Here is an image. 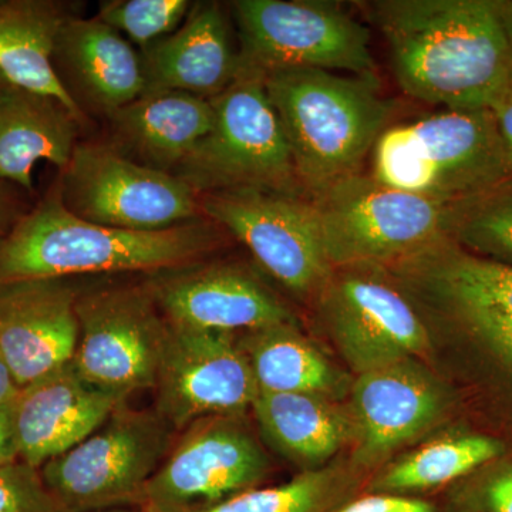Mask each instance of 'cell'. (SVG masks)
I'll use <instances>...</instances> for the list:
<instances>
[{
	"label": "cell",
	"instance_id": "1",
	"mask_svg": "<svg viewBox=\"0 0 512 512\" xmlns=\"http://www.w3.org/2000/svg\"><path fill=\"white\" fill-rule=\"evenodd\" d=\"M366 10L397 83L414 99L491 109L510 87L512 49L494 0H379Z\"/></svg>",
	"mask_w": 512,
	"mask_h": 512
},
{
	"label": "cell",
	"instance_id": "2",
	"mask_svg": "<svg viewBox=\"0 0 512 512\" xmlns=\"http://www.w3.org/2000/svg\"><path fill=\"white\" fill-rule=\"evenodd\" d=\"M262 79L299 183L311 200L362 173L392 113L376 76L279 69L262 74Z\"/></svg>",
	"mask_w": 512,
	"mask_h": 512
},
{
	"label": "cell",
	"instance_id": "3",
	"mask_svg": "<svg viewBox=\"0 0 512 512\" xmlns=\"http://www.w3.org/2000/svg\"><path fill=\"white\" fill-rule=\"evenodd\" d=\"M215 244L214 229L202 222H185L160 231L92 224L67 210L56 194L0 241V284L180 268Z\"/></svg>",
	"mask_w": 512,
	"mask_h": 512
},
{
	"label": "cell",
	"instance_id": "4",
	"mask_svg": "<svg viewBox=\"0 0 512 512\" xmlns=\"http://www.w3.org/2000/svg\"><path fill=\"white\" fill-rule=\"evenodd\" d=\"M372 177L446 205L511 180L493 110H444L387 127L373 147Z\"/></svg>",
	"mask_w": 512,
	"mask_h": 512
},
{
	"label": "cell",
	"instance_id": "5",
	"mask_svg": "<svg viewBox=\"0 0 512 512\" xmlns=\"http://www.w3.org/2000/svg\"><path fill=\"white\" fill-rule=\"evenodd\" d=\"M214 124L175 170L195 192L258 190L308 197L261 74L239 70L212 97Z\"/></svg>",
	"mask_w": 512,
	"mask_h": 512
},
{
	"label": "cell",
	"instance_id": "6",
	"mask_svg": "<svg viewBox=\"0 0 512 512\" xmlns=\"http://www.w3.org/2000/svg\"><path fill=\"white\" fill-rule=\"evenodd\" d=\"M333 269L386 266L451 238L457 205L394 190L356 174L313 198Z\"/></svg>",
	"mask_w": 512,
	"mask_h": 512
},
{
	"label": "cell",
	"instance_id": "7",
	"mask_svg": "<svg viewBox=\"0 0 512 512\" xmlns=\"http://www.w3.org/2000/svg\"><path fill=\"white\" fill-rule=\"evenodd\" d=\"M173 431L157 412L123 404L92 436L47 461L40 477L60 512L141 505L148 481L170 453Z\"/></svg>",
	"mask_w": 512,
	"mask_h": 512
},
{
	"label": "cell",
	"instance_id": "8",
	"mask_svg": "<svg viewBox=\"0 0 512 512\" xmlns=\"http://www.w3.org/2000/svg\"><path fill=\"white\" fill-rule=\"evenodd\" d=\"M241 52L239 70L320 69L375 76L369 30L322 2L238 0L232 3Z\"/></svg>",
	"mask_w": 512,
	"mask_h": 512
},
{
	"label": "cell",
	"instance_id": "9",
	"mask_svg": "<svg viewBox=\"0 0 512 512\" xmlns=\"http://www.w3.org/2000/svg\"><path fill=\"white\" fill-rule=\"evenodd\" d=\"M315 303L320 322L356 375L420 359L433 348L416 306L382 266L336 268Z\"/></svg>",
	"mask_w": 512,
	"mask_h": 512
},
{
	"label": "cell",
	"instance_id": "10",
	"mask_svg": "<svg viewBox=\"0 0 512 512\" xmlns=\"http://www.w3.org/2000/svg\"><path fill=\"white\" fill-rule=\"evenodd\" d=\"M60 194L76 217L127 231H160L195 220L197 192L165 171L101 146H76Z\"/></svg>",
	"mask_w": 512,
	"mask_h": 512
},
{
	"label": "cell",
	"instance_id": "11",
	"mask_svg": "<svg viewBox=\"0 0 512 512\" xmlns=\"http://www.w3.org/2000/svg\"><path fill=\"white\" fill-rule=\"evenodd\" d=\"M268 454L241 416L205 417L185 429L144 490V512H204L258 487Z\"/></svg>",
	"mask_w": 512,
	"mask_h": 512
},
{
	"label": "cell",
	"instance_id": "12",
	"mask_svg": "<svg viewBox=\"0 0 512 512\" xmlns=\"http://www.w3.org/2000/svg\"><path fill=\"white\" fill-rule=\"evenodd\" d=\"M202 211L224 225L276 281L315 302L332 276L318 211L309 197L258 190L205 194Z\"/></svg>",
	"mask_w": 512,
	"mask_h": 512
},
{
	"label": "cell",
	"instance_id": "13",
	"mask_svg": "<svg viewBox=\"0 0 512 512\" xmlns=\"http://www.w3.org/2000/svg\"><path fill=\"white\" fill-rule=\"evenodd\" d=\"M77 372L121 402L154 389L167 320L148 289H103L77 298Z\"/></svg>",
	"mask_w": 512,
	"mask_h": 512
},
{
	"label": "cell",
	"instance_id": "14",
	"mask_svg": "<svg viewBox=\"0 0 512 512\" xmlns=\"http://www.w3.org/2000/svg\"><path fill=\"white\" fill-rule=\"evenodd\" d=\"M154 389L156 412L174 430L212 416H241L259 390L235 333L167 322Z\"/></svg>",
	"mask_w": 512,
	"mask_h": 512
},
{
	"label": "cell",
	"instance_id": "15",
	"mask_svg": "<svg viewBox=\"0 0 512 512\" xmlns=\"http://www.w3.org/2000/svg\"><path fill=\"white\" fill-rule=\"evenodd\" d=\"M350 394L353 463L360 468L376 467L460 409L453 384L434 375L419 359L357 375Z\"/></svg>",
	"mask_w": 512,
	"mask_h": 512
},
{
	"label": "cell",
	"instance_id": "16",
	"mask_svg": "<svg viewBox=\"0 0 512 512\" xmlns=\"http://www.w3.org/2000/svg\"><path fill=\"white\" fill-rule=\"evenodd\" d=\"M382 268L423 318L460 316L512 323V266L470 254L451 239Z\"/></svg>",
	"mask_w": 512,
	"mask_h": 512
},
{
	"label": "cell",
	"instance_id": "17",
	"mask_svg": "<svg viewBox=\"0 0 512 512\" xmlns=\"http://www.w3.org/2000/svg\"><path fill=\"white\" fill-rule=\"evenodd\" d=\"M148 291L167 322L235 333L295 322L271 289L232 265L192 266L160 276Z\"/></svg>",
	"mask_w": 512,
	"mask_h": 512
},
{
	"label": "cell",
	"instance_id": "18",
	"mask_svg": "<svg viewBox=\"0 0 512 512\" xmlns=\"http://www.w3.org/2000/svg\"><path fill=\"white\" fill-rule=\"evenodd\" d=\"M446 349L454 389L474 417L471 426L512 450V323L458 316L423 318Z\"/></svg>",
	"mask_w": 512,
	"mask_h": 512
},
{
	"label": "cell",
	"instance_id": "19",
	"mask_svg": "<svg viewBox=\"0 0 512 512\" xmlns=\"http://www.w3.org/2000/svg\"><path fill=\"white\" fill-rule=\"evenodd\" d=\"M77 296L57 279L0 288V353L19 389L73 362Z\"/></svg>",
	"mask_w": 512,
	"mask_h": 512
},
{
	"label": "cell",
	"instance_id": "20",
	"mask_svg": "<svg viewBox=\"0 0 512 512\" xmlns=\"http://www.w3.org/2000/svg\"><path fill=\"white\" fill-rule=\"evenodd\" d=\"M123 404L87 382L73 362L40 377L13 400L19 460L40 470L92 436Z\"/></svg>",
	"mask_w": 512,
	"mask_h": 512
},
{
	"label": "cell",
	"instance_id": "21",
	"mask_svg": "<svg viewBox=\"0 0 512 512\" xmlns=\"http://www.w3.org/2000/svg\"><path fill=\"white\" fill-rule=\"evenodd\" d=\"M143 70L144 93L183 92L212 99L224 92L238 77L239 53L232 49L220 6H198L183 28L148 50Z\"/></svg>",
	"mask_w": 512,
	"mask_h": 512
},
{
	"label": "cell",
	"instance_id": "22",
	"mask_svg": "<svg viewBox=\"0 0 512 512\" xmlns=\"http://www.w3.org/2000/svg\"><path fill=\"white\" fill-rule=\"evenodd\" d=\"M77 121L59 100L5 84L0 89V177L32 190L37 161L66 168L76 148Z\"/></svg>",
	"mask_w": 512,
	"mask_h": 512
},
{
	"label": "cell",
	"instance_id": "23",
	"mask_svg": "<svg viewBox=\"0 0 512 512\" xmlns=\"http://www.w3.org/2000/svg\"><path fill=\"white\" fill-rule=\"evenodd\" d=\"M252 412L265 443L303 471L319 470L353 441L349 409L308 393H258Z\"/></svg>",
	"mask_w": 512,
	"mask_h": 512
},
{
	"label": "cell",
	"instance_id": "24",
	"mask_svg": "<svg viewBox=\"0 0 512 512\" xmlns=\"http://www.w3.org/2000/svg\"><path fill=\"white\" fill-rule=\"evenodd\" d=\"M114 130L148 167L177 168L214 124L210 99L183 92L144 93L110 114Z\"/></svg>",
	"mask_w": 512,
	"mask_h": 512
},
{
	"label": "cell",
	"instance_id": "25",
	"mask_svg": "<svg viewBox=\"0 0 512 512\" xmlns=\"http://www.w3.org/2000/svg\"><path fill=\"white\" fill-rule=\"evenodd\" d=\"M56 52L87 96L109 114L133 103L146 90L140 57L120 32L99 18H67Z\"/></svg>",
	"mask_w": 512,
	"mask_h": 512
},
{
	"label": "cell",
	"instance_id": "26",
	"mask_svg": "<svg viewBox=\"0 0 512 512\" xmlns=\"http://www.w3.org/2000/svg\"><path fill=\"white\" fill-rule=\"evenodd\" d=\"M507 451L510 447L493 434L468 423L457 424L380 468L367 484V493L419 497L446 490Z\"/></svg>",
	"mask_w": 512,
	"mask_h": 512
},
{
	"label": "cell",
	"instance_id": "27",
	"mask_svg": "<svg viewBox=\"0 0 512 512\" xmlns=\"http://www.w3.org/2000/svg\"><path fill=\"white\" fill-rule=\"evenodd\" d=\"M259 393H308L338 400L350 389L345 373L330 362L295 322L242 333L238 339Z\"/></svg>",
	"mask_w": 512,
	"mask_h": 512
},
{
	"label": "cell",
	"instance_id": "28",
	"mask_svg": "<svg viewBox=\"0 0 512 512\" xmlns=\"http://www.w3.org/2000/svg\"><path fill=\"white\" fill-rule=\"evenodd\" d=\"M66 20L47 3H0V73L10 84L59 100L80 119L79 104L53 67Z\"/></svg>",
	"mask_w": 512,
	"mask_h": 512
},
{
	"label": "cell",
	"instance_id": "29",
	"mask_svg": "<svg viewBox=\"0 0 512 512\" xmlns=\"http://www.w3.org/2000/svg\"><path fill=\"white\" fill-rule=\"evenodd\" d=\"M353 485L346 468L323 467L275 487L252 488L204 512H333L352 500Z\"/></svg>",
	"mask_w": 512,
	"mask_h": 512
},
{
	"label": "cell",
	"instance_id": "30",
	"mask_svg": "<svg viewBox=\"0 0 512 512\" xmlns=\"http://www.w3.org/2000/svg\"><path fill=\"white\" fill-rule=\"evenodd\" d=\"M450 239L470 254L512 266V180L457 205Z\"/></svg>",
	"mask_w": 512,
	"mask_h": 512
},
{
	"label": "cell",
	"instance_id": "31",
	"mask_svg": "<svg viewBox=\"0 0 512 512\" xmlns=\"http://www.w3.org/2000/svg\"><path fill=\"white\" fill-rule=\"evenodd\" d=\"M440 512H512V450L446 488Z\"/></svg>",
	"mask_w": 512,
	"mask_h": 512
},
{
	"label": "cell",
	"instance_id": "32",
	"mask_svg": "<svg viewBox=\"0 0 512 512\" xmlns=\"http://www.w3.org/2000/svg\"><path fill=\"white\" fill-rule=\"evenodd\" d=\"M188 9L187 0H119L103 3L97 18L146 46L174 32Z\"/></svg>",
	"mask_w": 512,
	"mask_h": 512
},
{
	"label": "cell",
	"instance_id": "33",
	"mask_svg": "<svg viewBox=\"0 0 512 512\" xmlns=\"http://www.w3.org/2000/svg\"><path fill=\"white\" fill-rule=\"evenodd\" d=\"M0 512H60L40 471L23 461L0 467Z\"/></svg>",
	"mask_w": 512,
	"mask_h": 512
},
{
	"label": "cell",
	"instance_id": "34",
	"mask_svg": "<svg viewBox=\"0 0 512 512\" xmlns=\"http://www.w3.org/2000/svg\"><path fill=\"white\" fill-rule=\"evenodd\" d=\"M333 512H440V507L420 497L367 493L346 501Z\"/></svg>",
	"mask_w": 512,
	"mask_h": 512
},
{
	"label": "cell",
	"instance_id": "35",
	"mask_svg": "<svg viewBox=\"0 0 512 512\" xmlns=\"http://www.w3.org/2000/svg\"><path fill=\"white\" fill-rule=\"evenodd\" d=\"M19 460L13 402L0 406V467Z\"/></svg>",
	"mask_w": 512,
	"mask_h": 512
},
{
	"label": "cell",
	"instance_id": "36",
	"mask_svg": "<svg viewBox=\"0 0 512 512\" xmlns=\"http://www.w3.org/2000/svg\"><path fill=\"white\" fill-rule=\"evenodd\" d=\"M495 120H497L498 131L503 140L505 158H507L508 171L512 180V87L497 100L491 107Z\"/></svg>",
	"mask_w": 512,
	"mask_h": 512
},
{
	"label": "cell",
	"instance_id": "37",
	"mask_svg": "<svg viewBox=\"0 0 512 512\" xmlns=\"http://www.w3.org/2000/svg\"><path fill=\"white\" fill-rule=\"evenodd\" d=\"M19 386L13 379L9 366L6 365L2 353H0V406L12 403L19 394Z\"/></svg>",
	"mask_w": 512,
	"mask_h": 512
},
{
	"label": "cell",
	"instance_id": "38",
	"mask_svg": "<svg viewBox=\"0 0 512 512\" xmlns=\"http://www.w3.org/2000/svg\"><path fill=\"white\" fill-rule=\"evenodd\" d=\"M494 6L512 49V0H494Z\"/></svg>",
	"mask_w": 512,
	"mask_h": 512
},
{
	"label": "cell",
	"instance_id": "39",
	"mask_svg": "<svg viewBox=\"0 0 512 512\" xmlns=\"http://www.w3.org/2000/svg\"><path fill=\"white\" fill-rule=\"evenodd\" d=\"M6 215H8V204H6L5 197H3L2 191H0V225L5 222Z\"/></svg>",
	"mask_w": 512,
	"mask_h": 512
},
{
	"label": "cell",
	"instance_id": "40",
	"mask_svg": "<svg viewBox=\"0 0 512 512\" xmlns=\"http://www.w3.org/2000/svg\"><path fill=\"white\" fill-rule=\"evenodd\" d=\"M8 80L5 79V76H3L2 73H0V89H2L5 84H8Z\"/></svg>",
	"mask_w": 512,
	"mask_h": 512
},
{
	"label": "cell",
	"instance_id": "41",
	"mask_svg": "<svg viewBox=\"0 0 512 512\" xmlns=\"http://www.w3.org/2000/svg\"><path fill=\"white\" fill-rule=\"evenodd\" d=\"M106 512H144V511H134V510H114V511H106Z\"/></svg>",
	"mask_w": 512,
	"mask_h": 512
},
{
	"label": "cell",
	"instance_id": "42",
	"mask_svg": "<svg viewBox=\"0 0 512 512\" xmlns=\"http://www.w3.org/2000/svg\"><path fill=\"white\" fill-rule=\"evenodd\" d=\"M510 86L512 87V64H511V72H510Z\"/></svg>",
	"mask_w": 512,
	"mask_h": 512
}]
</instances>
